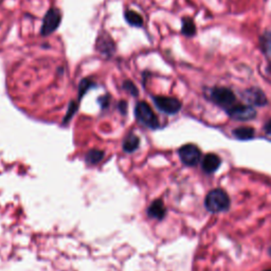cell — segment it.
Segmentation results:
<instances>
[{
	"label": "cell",
	"mask_w": 271,
	"mask_h": 271,
	"mask_svg": "<svg viewBox=\"0 0 271 271\" xmlns=\"http://www.w3.org/2000/svg\"><path fill=\"white\" fill-rule=\"evenodd\" d=\"M134 114L138 121L143 125L153 129L159 127L158 118L153 112L152 107L146 102H139L134 108Z\"/></svg>",
	"instance_id": "cell-2"
},
{
	"label": "cell",
	"mask_w": 271,
	"mask_h": 271,
	"mask_svg": "<svg viewBox=\"0 0 271 271\" xmlns=\"http://www.w3.org/2000/svg\"><path fill=\"white\" fill-rule=\"evenodd\" d=\"M95 48L98 52L107 57L112 56L116 52L115 42L113 41L112 36H110L107 32H101L100 35L97 36Z\"/></svg>",
	"instance_id": "cell-8"
},
{
	"label": "cell",
	"mask_w": 271,
	"mask_h": 271,
	"mask_svg": "<svg viewBox=\"0 0 271 271\" xmlns=\"http://www.w3.org/2000/svg\"><path fill=\"white\" fill-rule=\"evenodd\" d=\"M243 96L250 105L264 106L267 104V97L265 93L258 88L247 89L243 93Z\"/></svg>",
	"instance_id": "cell-9"
},
{
	"label": "cell",
	"mask_w": 271,
	"mask_h": 271,
	"mask_svg": "<svg viewBox=\"0 0 271 271\" xmlns=\"http://www.w3.org/2000/svg\"><path fill=\"white\" fill-rule=\"evenodd\" d=\"M102 157H103V154L101 152L95 151V152H92L88 155V161L91 163H96V162L100 161Z\"/></svg>",
	"instance_id": "cell-19"
},
{
	"label": "cell",
	"mask_w": 271,
	"mask_h": 271,
	"mask_svg": "<svg viewBox=\"0 0 271 271\" xmlns=\"http://www.w3.org/2000/svg\"><path fill=\"white\" fill-rule=\"evenodd\" d=\"M155 105L159 110L166 115H175L181 109V102L175 97L171 96H155Z\"/></svg>",
	"instance_id": "cell-6"
},
{
	"label": "cell",
	"mask_w": 271,
	"mask_h": 271,
	"mask_svg": "<svg viewBox=\"0 0 271 271\" xmlns=\"http://www.w3.org/2000/svg\"><path fill=\"white\" fill-rule=\"evenodd\" d=\"M165 207L161 200H156L153 202L149 209V214L151 217L157 218V219H162L165 215Z\"/></svg>",
	"instance_id": "cell-12"
},
{
	"label": "cell",
	"mask_w": 271,
	"mask_h": 271,
	"mask_svg": "<svg viewBox=\"0 0 271 271\" xmlns=\"http://www.w3.org/2000/svg\"><path fill=\"white\" fill-rule=\"evenodd\" d=\"M139 145V139L133 134H130L129 137L124 142V150L126 152H132L137 149Z\"/></svg>",
	"instance_id": "cell-16"
},
{
	"label": "cell",
	"mask_w": 271,
	"mask_h": 271,
	"mask_svg": "<svg viewBox=\"0 0 271 271\" xmlns=\"http://www.w3.org/2000/svg\"><path fill=\"white\" fill-rule=\"evenodd\" d=\"M261 45L263 51L271 57V33H266L262 36Z\"/></svg>",
	"instance_id": "cell-17"
},
{
	"label": "cell",
	"mask_w": 271,
	"mask_h": 271,
	"mask_svg": "<svg viewBox=\"0 0 271 271\" xmlns=\"http://www.w3.org/2000/svg\"><path fill=\"white\" fill-rule=\"evenodd\" d=\"M123 88H124V90H126L127 92H129L130 94H132L134 96L138 95L137 87H136V85L130 81H125L124 83H123Z\"/></svg>",
	"instance_id": "cell-18"
},
{
	"label": "cell",
	"mask_w": 271,
	"mask_h": 271,
	"mask_svg": "<svg viewBox=\"0 0 271 271\" xmlns=\"http://www.w3.org/2000/svg\"><path fill=\"white\" fill-rule=\"evenodd\" d=\"M94 86H95V83L92 80H90V79H84V80H82L81 83H80V89H79V96H80V98L86 92H87L90 88L94 87Z\"/></svg>",
	"instance_id": "cell-15"
},
{
	"label": "cell",
	"mask_w": 271,
	"mask_h": 271,
	"mask_svg": "<svg viewBox=\"0 0 271 271\" xmlns=\"http://www.w3.org/2000/svg\"><path fill=\"white\" fill-rule=\"evenodd\" d=\"M181 32L183 35L189 36H194L196 33V27H195V23L194 21L189 18V17H184L182 19V28H181Z\"/></svg>",
	"instance_id": "cell-14"
},
{
	"label": "cell",
	"mask_w": 271,
	"mask_h": 271,
	"mask_svg": "<svg viewBox=\"0 0 271 271\" xmlns=\"http://www.w3.org/2000/svg\"><path fill=\"white\" fill-rule=\"evenodd\" d=\"M254 129L249 126H242L233 130V136L240 140H249L254 136Z\"/></svg>",
	"instance_id": "cell-13"
},
{
	"label": "cell",
	"mask_w": 271,
	"mask_h": 271,
	"mask_svg": "<svg viewBox=\"0 0 271 271\" xmlns=\"http://www.w3.org/2000/svg\"><path fill=\"white\" fill-rule=\"evenodd\" d=\"M61 22V12L57 8H51L43 19V24L41 29L42 36H48L56 31Z\"/></svg>",
	"instance_id": "cell-3"
},
{
	"label": "cell",
	"mask_w": 271,
	"mask_h": 271,
	"mask_svg": "<svg viewBox=\"0 0 271 271\" xmlns=\"http://www.w3.org/2000/svg\"><path fill=\"white\" fill-rule=\"evenodd\" d=\"M205 205L207 210L212 213L224 212L230 207V198L224 190L215 189L207 195Z\"/></svg>",
	"instance_id": "cell-1"
},
{
	"label": "cell",
	"mask_w": 271,
	"mask_h": 271,
	"mask_svg": "<svg viewBox=\"0 0 271 271\" xmlns=\"http://www.w3.org/2000/svg\"><path fill=\"white\" fill-rule=\"evenodd\" d=\"M265 271H271V269H268V270H265Z\"/></svg>",
	"instance_id": "cell-22"
},
{
	"label": "cell",
	"mask_w": 271,
	"mask_h": 271,
	"mask_svg": "<svg viewBox=\"0 0 271 271\" xmlns=\"http://www.w3.org/2000/svg\"><path fill=\"white\" fill-rule=\"evenodd\" d=\"M221 163L220 158L215 154H207L202 160V170L208 174L214 173Z\"/></svg>",
	"instance_id": "cell-10"
},
{
	"label": "cell",
	"mask_w": 271,
	"mask_h": 271,
	"mask_svg": "<svg viewBox=\"0 0 271 271\" xmlns=\"http://www.w3.org/2000/svg\"><path fill=\"white\" fill-rule=\"evenodd\" d=\"M269 254H270V255H271V247H270V248H269Z\"/></svg>",
	"instance_id": "cell-21"
},
{
	"label": "cell",
	"mask_w": 271,
	"mask_h": 271,
	"mask_svg": "<svg viewBox=\"0 0 271 271\" xmlns=\"http://www.w3.org/2000/svg\"><path fill=\"white\" fill-rule=\"evenodd\" d=\"M265 132L268 137L271 139V120H269L265 125Z\"/></svg>",
	"instance_id": "cell-20"
},
{
	"label": "cell",
	"mask_w": 271,
	"mask_h": 271,
	"mask_svg": "<svg viewBox=\"0 0 271 271\" xmlns=\"http://www.w3.org/2000/svg\"><path fill=\"white\" fill-rule=\"evenodd\" d=\"M124 17H125L126 22L131 27L141 28L143 26L142 16L133 10H126L124 13Z\"/></svg>",
	"instance_id": "cell-11"
},
{
	"label": "cell",
	"mask_w": 271,
	"mask_h": 271,
	"mask_svg": "<svg viewBox=\"0 0 271 271\" xmlns=\"http://www.w3.org/2000/svg\"><path fill=\"white\" fill-rule=\"evenodd\" d=\"M179 157L181 161L189 166H194L200 161L201 152L194 144H186L179 149Z\"/></svg>",
	"instance_id": "cell-5"
},
{
	"label": "cell",
	"mask_w": 271,
	"mask_h": 271,
	"mask_svg": "<svg viewBox=\"0 0 271 271\" xmlns=\"http://www.w3.org/2000/svg\"><path fill=\"white\" fill-rule=\"evenodd\" d=\"M211 97L215 104L228 110L235 105L236 97L232 90L225 87H216L211 92Z\"/></svg>",
	"instance_id": "cell-4"
},
{
	"label": "cell",
	"mask_w": 271,
	"mask_h": 271,
	"mask_svg": "<svg viewBox=\"0 0 271 271\" xmlns=\"http://www.w3.org/2000/svg\"><path fill=\"white\" fill-rule=\"evenodd\" d=\"M228 115L234 119L239 121H249L255 118L256 112L252 106L249 105H242V104H235L227 110Z\"/></svg>",
	"instance_id": "cell-7"
}]
</instances>
